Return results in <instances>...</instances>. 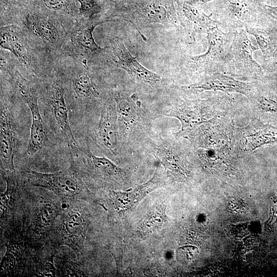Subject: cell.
Returning <instances> with one entry per match:
<instances>
[{
	"label": "cell",
	"instance_id": "9",
	"mask_svg": "<svg viewBox=\"0 0 277 277\" xmlns=\"http://www.w3.org/2000/svg\"><path fill=\"white\" fill-rule=\"evenodd\" d=\"M111 95L116 105L121 143L130 141L136 133L147 129L146 114L136 94L114 90Z\"/></svg>",
	"mask_w": 277,
	"mask_h": 277
},
{
	"label": "cell",
	"instance_id": "5",
	"mask_svg": "<svg viewBox=\"0 0 277 277\" xmlns=\"http://www.w3.org/2000/svg\"><path fill=\"white\" fill-rule=\"evenodd\" d=\"M101 24L77 18L67 29V38L62 54L86 59L94 67L109 63L112 55L109 47L102 48L95 43L93 36V30Z\"/></svg>",
	"mask_w": 277,
	"mask_h": 277
},
{
	"label": "cell",
	"instance_id": "10",
	"mask_svg": "<svg viewBox=\"0 0 277 277\" xmlns=\"http://www.w3.org/2000/svg\"><path fill=\"white\" fill-rule=\"evenodd\" d=\"M44 81L46 84V96L51 105L58 130L68 147L70 154L74 153L80 146L70 127L62 77L54 67L52 72Z\"/></svg>",
	"mask_w": 277,
	"mask_h": 277
},
{
	"label": "cell",
	"instance_id": "26",
	"mask_svg": "<svg viewBox=\"0 0 277 277\" xmlns=\"http://www.w3.org/2000/svg\"><path fill=\"white\" fill-rule=\"evenodd\" d=\"M80 4L78 18L81 19L105 23L102 17L99 0H77Z\"/></svg>",
	"mask_w": 277,
	"mask_h": 277
},
{
	"label": "cell",
	"instance_id": "4",
	"mask_svg": "<svg viewBox=\"0 0 277 277\" xmlns=\"http://www.w3.org/2000/svg\"><path fill=\"white\" fill-rule=\"evenodd\" d=\"M27 175L30 184L48 190L63 202H81L92 200L91 192L71 158L70 165L66 169L50 173L29 170Z\"/></svg>",
	"mask_w": 277,
	"mask_h": 277
},
{
	"label": "cell",
	"instance_id": "14",
	"mask_svg": "<svg viewBox=\"0 0 277 277\" xmlns=\"http://www.w3.org/2000/svg\"><path fill=\"white\" fill-rule=\"evenodd\" d=\"M219 6L216 21L227 31L252 26L261 14L253 0H221Z\"/></svg>",
	"mask_w": 277,
	"mask_h": 277
},
{
	"label": "cell",
	"instance_id": "30",
	"mask_svg": "<svg viewBox=\"0 0 277 277\" xmlns=\"http://www.w3.org/2000/svg\"><path fill=\"white\" fill-rule=\"evenodd\" d=\"M264 66L267 73L277 71V45L272 55L265 60Z\"/></svg>",
	"mask_w": 277,
	"mask_h": 277
},
{
	"label": "cell",
	"instance_id": "31",
	"mask_svg": "<svg viewBox=\"0 0 277 277\" xmlns=\"http://www.w3.org/2000/svg\"><path fill=\"white\" fill-rule=\"evenodd\" d=\"M263 11L272 19L277 22V6H273L268 5H261Z\"/></svg>",
	"mask_w": 277,
	"mask_h": 277
},
{
	"label": "cell",
	"instance_id": "1",
	"mask_svg": "<svg viewBox=\"0 0 277 277\" xmlns=\"http://www.w3.org/2000/svg\"><path fill=\"white\" fill-rule=\"evenodd\" d=\"M0 45L1 48L9 51L35 80H45L54 69L55 61L22 26H1Z\"/></svg>",
	"mask_w": 277,
	"mask_h": 277
},
{
	"label": "cell",
	"instance_id": "33",
	"mask_svg": "<svg viewBox=\"0 0 277 277\" xmlns=\"http://www.w3.org/2000/svg\"><path fill=\"white\" fill-rule=\"evenodd\" d=\"M211 1L213 0H190L189 2L192 4H203Z\"/></svg>",
	"mask_w": 277,
	"mask_h": 277
},
{
	"label": "cell",
	"instance_id": "11",
	"mask_svg": "<svg viewBox=\"0 0 277 277\" xmlns=\"http://www.w3.org/2000/svg\"><path fill=\"white\" fill-rule=\"evenodd\" d=\"M87 227L84 216L78 209L61 208L51 233L53 244L67 245L80 253L83 247Z\"/></svg>",
	"mask_w": 277,
	"mask_h": 277
},
{
	"label": "cell",
	"instance_id": "8",
	"mask_svg": "<svg viewBox=\"0 0 277 277\" xmlns=\"http://www.w3.org/2000/svg\"><path fill=\"white\" fill-rule=\"evenodd\" d=\"M244 29L234 30V36L226 55L223 73L233 77H263L267 71L253 58L252 53L259 50L254 46Z\"/></svg>",
	"mask_w": 277,
	"mask_h": 277
},
{
	"label": "cell",
	"instance_id": "21",
	"mask_svg": "<svg viewBox=\"0 0 277 277\" xmlns=\"http://www.w3.org/2000/svg\"><path fill=\"white\" fill-rule=\"evenodd\" d=\"M208 101L184 100L175 105L166 115L177 118L182 124V131L191 130L207 120Z\"/></svg>",
	"mask_w": 277,
	"mask_h": 277
},
{
	"label": "cell",
	"instance_id": "22",
	"mask_svg": "<svg viewBox=\"0 0 277 277\" xmlns=\"http://www.w3.org/2000/svg\"><path fill=\"white\" fill-rule=\"evenodd\" d=\"M268 18L261 14L255 24L245 28L255 37L264 60L272 55L277 45V22Z\"/></svg>",
	"mask_w": 277,
	"mask_h": 277
},
{
	"label": "cell",
	"instance_id": "6",
	"mask_svg": "<svg viewBox=\"0 0 277 277\" xmlns=\"http://www.w3.org/2000/svg\"><path fill=\"white\" fill-rule=\"evenodd\" d=\"M22 7L19 25L41 42L55 61L62 53L67 38L64 23L55 16Z\"/></svg>",
	"mask_w": 277,
	"mask_h": 277
},
{
	"label": "cell",
	"instance_id": "29",
	"mask_svg": "<svg viewBox=\"0 0 277 277\" xmlns=\"http://www.w3.org/2000/svg\"><path fill=\"white\" fill-rule=\"evenodd\" d=\"M265 226L269 228L277 226V192L270 199L269 216Z\"/></svg>",
	"mask_w": 277,
	"mask_h": 277
},
{
	"label": "cell",
	"instance_id": "32",
	"mask_svg": "<svg viewBox=\"0 0 277 277\" xmlns=\"http://www.w3.org/2000/svg\"><path fill=\"white\" fill-rule=\"evenodd\" d=\"M266 75L271 78L272 88H274L275 91L277 94V71L267 73Z\"/></svg>",
	"mask_w": 277,
	"mask_h": 277
},
{
	"label": "cell",
	"instance_id": "20",
	"mask_svg": "<svg viewBox=\"0 0 277 277\" xmlns=\"http://www.w3.org/2000/svg\"><path fill=\"white\" fill-rule=\"evenodd\" d=\"M77 0H23L21 4L27 8L60 18L66 28L78 18Z\"/></svg>",
	"mask_w": 277,
	"mask_h": 277
},
{
	"label": "cell",
	"instance_id": "25",
	"mask_svg": "<svg viewBox=\"0 0 277 277\" xmlns=\"http://www.w3.org/2000/svg\"><path fill=\"white\" fill-rule=\"evenodd\" d=\"M166 208V206L163 204L153 207L140 223L138 227L139 234L146 236L162 227L168 220Z\"/></svg>",
	"mask_w": 277,
	"mask_h": 277
},
{
	"label": "cell",
	"instance_id": "3",
	"mask_svg": "<svg viewBox=\"0 0 277 277\" xmlns=\"http://www.w3.org/2000/svg\"><path fill=\"white\" fill-rule=\"evenodd\" d=\"M234 30L227 31L219 22L207 33V48L204 53L183 54L180 65L183 71L197 74L201 77L214 72L223 73L226 55L234 36Z\"/></svg>",
	"mask_w": 277,
	"mask_h": 277
},
{
	"label": "cell",
	"instance_id": "23",
	"mask_svg": "<svg viewBox=\"0 0 277 277\" xmlns=\"http://www.w3.org/2000/svg\"><path fill=\"white\" fill-rule=\"evenodd\" d=\"M155 150V156L159 162L174 176L180 178L187 177L188 172L184 160L174 145L161 144L157 145Z\"/></svg>",
	"mask_w": 277,
	"mask_h": 277
},
{
	"label": "cell",
	"instance_id": "13",
	"mask_svg": "<svg viewBox=\"0 0 277 277\" xmlns=\"http://www.w3.org/2000/svg\"><path fill=\"white\" fill-rule=\"evenodd\" d=\"M145 0L144 3L137 4L136 8L118 17L131 24L140 33V29L153 24H160L166 27L182 28L179 15L169 11L162 4L155 0Z\"/></svg>",
	"mask_w": 277,
	"mask_h": 277
},
{
	"label": "cell",
	"instance_id": "19",
	"mask_svg": "<svg viewBox=\"0 0 277 277\" xmlns=\"http://www.w3.org/2000/svg\"><path fill=\"white\" fill-rule=\"evenodd\" d=\"M77 165H84L88 173L105 182L121 180L125 174L123 169L105 156L94 155L89 150L80 147L77 152L70 154Z\"/></svg>",
	"mask_w": 277,
	"mask_h": 277
},
{
	"label": "cell",
	"instance_id": "2",
	"mask_svg": "<svg viewBox=\"0 0 277 277\" xmlns=\"http://www.w3.org/2000/svg\"><path fill=\"white\" fill-rule=\"evenodd\" d=\"M94 67L86 59L64 54L55 60V68L62 77L65 90L79 104H88L107 98H104L103 84Z\"/></svg>",
	"mask_w": 277,
	"mask_h": 277
},
{
	"label": "cell",
	"instance_id": "24",
	"mask_svg": "<svg viewBox=\"0 0 277 277\" xmlns=\"http://www.w3.org/2000/svg\"><path fill=\"white\" fill-rule=\"evenodd\" d=\"M245 134V148L252 151L264 144L277 141V127L256 123Z\"/></svg>",
	"mask_w": 277,
	"mask_h": 277
},
{
	"label": "cell",
	"instance_id": "16",
	"mask_svg": "<svg viewBox=\"0 0 277 277\" xmlns=\"http://www.w3.org/2000/svg\"><path fill=\"white\" fill-rule=\"evenodd\" d=\"M255 83L244 82L224 73L217 72L200 77L197 81L181 88L185 90H212L225 93H239L250 97Z\"/></svg>",
	"mask_w": 277,
	"mask_h": 277
},
{
	"label": "cell",
	"instance_id": "18",
	"mask_svg": "<svg viewBox=\"0 0 277 277\" xmlns=\"http://www.w3.org/2000/svg\"><path fill=\"white\" fill-rule=\"evenodd\" d=\"M163 176L157 168L152 177L147 182L126 191H110V202L114 211L123 215L134 209L149 193L163 184Z\"/></svg>",
	"mask_w": 277,
	"mask_h": 277
},
{
	"label": "cell",
	"instance_id": "7",
	"mask_svg": "<svg viewBox=\"0 0 277 277\" xmlns=\"http://www.w3.org/2000/svg\"><path fill=\"white\" fill-rule=\"evenodd\" d=\"M17 67L16 65L13 66L7 75L16 93L28 105L31 113L32 122L27 149L28 155L31 156L44 147H51L53 144L48 137L39 111L36 83L24 77Z\"/></svg>",
	"mask_w": 277,
	"mask_h": 277
},
{
	"label": "cell",
	"instance_id": "27",
	"mask_svg": "<svg viewBox=\"0 0 277 277\" xmlns=\"http://www.w3.org/2000/svg\"><path fill=\"white\" fill-rule=\"evenodd\" d=\"M256 84L251 97L253 96L256 97L259 107L263 111L277 115V95L269 92H262L258 87L257 89Z\"/></svg>",
	"mask_w": 277,
	"mask_h": 277
},
{
	"label": "cell",
	"instance_id": "15",
	"mask_svg": "<svg viewBox=\"0 0 277 277\" xmlns=\"http://www.w3.org/2000/svg\"><path fill=\"white\" fill-rule=\"evenodd\" d=\"M8 96L1 88L0 158L1 171H15L14 165L16 138L14 119Z\"/></svg>",
	"mask_w": 277,
	"mask_h": 277
},
{
	"label": "cell",
	"instance_id": "17",
	"mask_svg": "<svg viewBox=\"0 0 277 277\" xmlns=\"http://www.w3.org/2000/svg\"><path fill=\"white\" fill-rule=\"evenodd\" d=\"M97 139L105 150L116 154L122 145L117 111L112 98H107L104 102L97 128Z\"/></svg>",
	"mask_w": 277,
	"mask_h": 277
},
{
	"label": "cell",
	"instance_id": "28",
	"mask_svg": "<svg viewBox=\"0 0 277 277\" xmlns=\"http://www.w3.org/2000/svg\"><path fill=\"white\" fill-rule=\"evenodd\" d=\"M199 254L198 248L193 246H186L179 247L175 251L177 261L182 264L191 263Z\"/></svg>",
	"mask_w": 277,
	"mask_h": 277
},
{
	"label": "cell",
	"instance_id": "12",
	"mask_svg": "<svg viewBox=\"0 0 277 277\" xmlns=\"http://www.w3.org/2000/svg\"><path fill=\"white\" fill-rule=\"evenodd\" d=\"M109 41V48L115 57L110 64L124 70L134 80L141 84L154 88L163 85L164 78L141 65L126 47L122 38L112 36Z\"/></svg>",
	"mask_w": 277,
	"mask_h": 277
}]
</instances>
